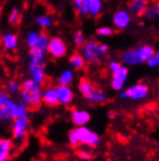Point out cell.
<instances>
[{
    "instance_id": "obj_1",
    "label": "cell",
    "mask_w": 159,
    "mask_h": 161,
    "mask_svg": "<svg viewBox=\"0 0 159 161\" xmlns=\"http://www.w3.org/2000/svg\"><path fill=\"white\" fill-rule=\"evenodd\" d=\"M20 93L22 102L29 110L38 109L42 104V88L41 85L36 84L32 78L24 80L21 84Z\"/></svg>"
},
{
    "instance_id": "obj_2",
    "label": "cell",
    "mask_w": 159,
    "mask_h": 161,
    "mask_svg": "<svg viewBox=\"0 0 159 161\" xmlns=\"http://www.w3.org/2000/svg\"><path fill=\"white\" fill-rule=\"evenodd\" d=\"M109 47L106 44H101L96 41H88L84 42L81 46V55L84 56L85 61L90 63H98L100 62L102 55H105L108 52Z\"/></svg>"
},
{
    "instance_id": "obj_3",
    "label": "cell",
    "mask_w": 159,
    "mask_h": 161,
    "mask_svg": "<svg viewBox=\"0 0 159 161\" xmlns=\"http://www.w3.org/2000/svg\"><path fill=\"white\" fill-rule=\"evenodd\" d=\"M79 92L85 99L93 102V103H105L107 101V97L100 89H98L95 85L92 83L87 78H81L78 85Z\"/></svg>"
},
{
    "instance_id": "obj_4",
    "label": "cell",
    "mask_w": 159,
    "mask_h": 161,
    "mask_svg": "<svg viewBox=\"0 0 159 161\" xmlns=\"http://www.w3.org/2000/svg\"><path fill=\"white\" fill-rule=\"evenodd\" d=\"M1 97H3V103H4V106H6L9 112L12 113L13 119L15 118H20V117H28V108L27 105L24 104L23 102L21 103H15L11 99V97L8 96V93L6 92H1Z\"/></svg>"
},
{
    "instance_id": "obj_5",
    "label": "cell",
    "mask_w": 159,
    "mask_h": 161,
    "mask_svg": "<svg viewBox=\"0 0 159 161\" xmlns=\"http://www.w3.org/2000/svg\"><path fill=\"white\" fill-rule=\"evenodd\" d=\"M76 131L78 140H79V145H86L90 147H96L99 145L100 137L95 132H93L85 126H78Z\"/></svg>"
},
{
    "instance_id": "obj_6",
    "label": "cell",
    "mask_w": 159,
    "mask_h": 161,
    "mask_svg": "<svg viewBox=\"0 0 159 161\" xmlns=\"http://www.w3.org/2000/svg\"><path fill=\"white\" fill-rule=\"evenodd\" d=\"M28 130H29V120H28V117L15 118L14 121H13V126H12V133L14 140L18 141V142L23 141L27 138Z\"/></svg>"
},
{
    "instance_id": "obj_7",
    "label": "cell",
    "mask_w": 159,
    "mask_h": 161,
    "mask_svg": "<svg viewBox=\"0 0 159 161\" xmlns=\"http://www.w3.org/2000/svg\"><path fill=\"white\" fill-rule=\"evenodd\" d=\"M48 53L54 58H60L66 55L68 47L60 37H51L48 42Z\"/></svg>"
},
{
    "instance_id": "obj_8",
    "label": "cell",
    "mask_w": 159,
    "mask_h": 161,
    "mask_svg": "<svg viewBox=\"0 0 159 161\" xmlns=\"http://www.w3.org/2000/svg\"><path fill=\"white\" fill-rule=\"evenodd\" d=\"M15 149V145L12 139L0 138V161L9 160Z\"/></svg>"
},
{
    "instance_id": "obj_9",
    "label": "cell",
    "mask_w": 159,
    "mask_h": 161,
    "mask_svg": "<svg viewBox=\"0 0 159 161\" xmlns=\"http://www.w3.org/2000/svg\"><path fill=\"white\" fill-rule=\"evenodd\" d=\"M126 93H127L128 98H130L132 101H139L149 93V86L143 83H138V84L132 85L131 88L128 89Z\"/></svg>"
},
{
    "instance_id": "obj_10",
    "label": "cell",
    "mask_w": 159,
    "mask_h": 161,
    "mask_svg": "<svg viewBox=\"0 0 159 161\" xmlns=\"http://www.w3.org/2000/svg\"><path fill=\"white\" fill-rule=\"evenodd\" d=\"M56 91H57L59 104H63V105L71 104L74 95H73V91H72L71 88L68 84H59L58 86H56Z\"/></svg>"
},
{
    "instance_id": "obj_11",
    "label": "cell",
    "mask_w": 159,
    "mask_h": 161,
    "mask_svg": "<svg viewBox=\"0 0 159 161\" xmlns=\"http://www.w3.org/2000/svg\"><path fill=\"white\" fill-rule=\"evenodd\" d=\"M29 73L32 80L35 82L36 84L44 85L47 80V75H45V64L40 65H29Z\"/></svg>"
},
{
    "instance_id": "obj_12",
    "label": "cell",
    "mask_w": 159,
    "mask_h": 161,
    "mask_svg": "<svg viewBox=\"0 0 159 161\" xmlns=\"http://www.w3.org/2000/svg\"><path fill=\"white\" fill-rule=\"evenodd\" d=\"M128 77V69L124 68L121 65V68L119 70H116L113 73V78H111V88L114 89V90H122L124 85V82L127 80Z\"/></svg>"
},
{
    "instance_id": "obj_13",
    "label": "cell",
    "mask_w": 159,
    "mask_h": 161,
    "mask_svg": "<svg viewBox=\"0 0 159 161\" xmlns=\"http://www.w3.org/2000/svg\"><path fill=\"white\" fill-rule=\"evenodd\" d=\"M42 103H44L47 106H50V108H55L59 104L56 88L50 86V85L45 86L44 91H42Z\"/></svg>"
},
{
    "instance_id": "obj_14",
    "label": "cell",
    "mask_w": 159,
    "mask_h": 161,
    "mask_svg": "<svg viewBox=\"0 0 159 161\" xmlns=\"http://www.w3.org/2000/svg\"><path fill=\"white\" fill-rule=\"evenodd\" d=\"M113 22H114V25H115V27L117 29L127 28L129 24H130V14L127 11H124V9H120L114 14Z\"/></svg>"
},
{
    "instance_id": "obj_15",
    "label": "cell",
    "mask_w": 159,
    "mask_h": 161,
    "mask_svg": "<svg viewBox=\"0 0 159 161\" xmlns=\"http://www.w3.org/2000/svg\"><path fill=\"white\" fill-rule=\"evenodd\" d=\"M71 120L73 125H76V126H85L91 120V116L87 111L73 109L71 111Z\"/></svg>"
},
{
    "instance_id": "obj_16",
    "label": "cell",
    "mask_w": 159,
    "mask_h": 161,
    "mask_svg": "<svg viewBox=\"0 0 159 161\" xmlns=\"http://www.w3.org/2000/svg\"><path fill=\"white\" fill-rule=\"evenodd\" d=\"M147 8V0H130L129 1V9L137 15H144Z\"/></svg>"
},
{
    "instance_id": "obj_17",
    "label": "cell",
    "mask_w": 159,
    "mask_h": 161,
    "mask_svg": "<svg viewBox=\"0 0 159 161\" xmlns=\"http://www.w3.org/2000/svg\"><path fill=\"white\" fill-rule=\"evenodd\" d=\"M1 43L5 47V49L7 50H14L18 47V36L13 33H8L5 34L4 36L1 37Z\"/></svg>"
},
{
    "instance_id": "obj_18",
    "label": "cell",
    "mask_w": 159,
    "mask_h": 161,
    "mask_svg": "<svg viewBox=\"0 0 159 161\" xmlns=\"http://www.w3.org/2000/svg\"><path fill=\"white\" fill-rule=\"evenodd\" d=\"M137 52H138V56H139V61H141V63H142V62H146L149 58L153 57V55H155V53H156L155 49H153V47L149 46V44L141 47Z\"/></svg>"
},
{
    "instance_id": "obj_19",
    "label": "cell",
    "mask_w": 159,
    "mask_h": 161,
    "mask_svg": "<svg viewBox=\"0 0 159 161\" xmlns=\"http://www.w3.org/2000/svg\"><path fill=\"white\" fill-rule=\"evenodd\" d=\"M122 60L128 64H138V63H141L137 49H131V50L126 52L122 56Z\"/></svg>"
},
{
    "instance_id": "obj_20",
    "label": "cell",
    "mask_w": 159,
    "mask_h": 161,
    "mask_svg": "<svg viewBox=\"0 0 159 161\" xmlns=\"http://www.w3.org/2000/svg\"><path fill=\"white\" fill-rule=\"evenodd\" d=\"M70 64L72 65V68H74L76 70H80L85 67V58L80 53H74L72 54V56L70 57Z\"/></svg>"
},
{
    "instance_id": "obj_21",
    "label": "cell",
    "mask_w": 159,
    "mask_h": 161,
    "mask_svg": "<svg viewBox=\"0 0 159 161\" xmlns=\"http://www.w3.org/2000/svg\"><path fill=\"white\" fill-rule=\"evenodd\" d=\"M102 9V0H88V13L93 16H98Z\"/></svg>"
},
{
    "instance_id": "obj_22",
    "label": "cell",
    "mask_w": 159,
    "mask_h": 161,
    "mask_svg": "<svg viewBox=\"0 0 159 161\" xmlns=\"http://www.w3.org/2000/svg\"><path fill=\"white\" fill-rule=\"evenodd\" d=\"M77 12L80 15H87L88 14V0H76L74 1Z\"/></svg>"
},
{
    "instance_id": "obj_23",
    "label": "cell",
    "mask_w": 159,
    "mask_h": 161,
    "mask_svg": "<svg viewBox=\"0 0 159 161\" xmlns=\"http://www.w3.org/2000/svg\"><path fill=\"white\" fill-rule=\"evenodd\" d=\"M21 21V12L19 8H13L11 13H9V16H8V22L12 25V26H16L19 25Z\"/></svg>"
},
{
    "instance_id": "obj_24",
    "label": "cell",
    "mask_w": 159,
    "mask_h": 161,
    "mask_svg": "<svg viewBox=\"0 0 159 161\" xmlns=\"http://www.w3.org/2000/svg\"><path fill=\"white\" fill-rule=\"evenodd\" d=\"M20 89H21V84L18 80H9L7 84H6V93L15 95V93L20 92Z\"/></svg>"
},
{
    "instance_id": "obj_25",
    "label": "cell",
    "mask_w": 159,
    "mask_h": 161,
    "mask_svg": "<svg viewBox=\"0 0 159 161\" xmlns=\"http://www.w3.org/2000/svg\"><path fill=\"white\" fill-rule=\"evenodd\" d=\"M36 24L44 29H48L52 26V19L49 15H41L36 19Z\"/></svg>"
},
{
    "instance_id": "obj_26",
    "label": "cell",
    "mask_w": 159,
    "mask_h": 161,
    "mask_svg": "<svg viewBox=\"0 0 159 161\" xmlns=\"http://www.w3.org/2000/svg\"><path fill=\"white\" fill-rule=\"evenodd\" d=\"M73 80V73H72L71 70H65L62 75L59 76L58 78V83L59 84H70Z\"/></svg>"
},
{
    "instance_id": "obj_27",
    "label": "cell",
    "mask_w": 159,
    "mask_h": 161,
    "mask_svg": "<svg viewBox=\"0 0 159 161\" xmlns=\"http://www.w3.org/2000/svg\"><path fill=\"white\" fill-rule=\"evenodd\" d=\"M13 119L12 113L9 112V110L6 106H1L0 108V121H11Z\"/></svg>"
},
{
    "instance_id": "obj_28",
    "label": "cell",
    "mask_w": 159,
    "mask_h": 161,
    "mask_svg": "<svg viewBox=\"0 0 159 161\" xmlns=\"http://www.w3.org/2000/svg\"><path fill=\"white\" fill-rule=\"evenodd\" d=\"M38 34H40V33L35 32V31H33V32H30L29 34H28L27 39H26V42H27V44H28V47H29V48H32V47H34V46H35V43L37 42Z\"/></svg>"
},
{
    "instance_id": "obj_29",
    "label": "cell",
    "mask_w": 159,
    "mask_h": 161,
    "mask_svg": "<svg viewBox=\"0 0 159 161\" xmlns=\"http://www.w3.org/2000/svg\"><path fill=\"white\" fill-rule=\"evenodd\" d=\"M69 142H70L71 147H74V148L79 146V140H78V136H77L76 129L71 130V131L69 132Z\"/></svg>"
},
{
    "instance_id": "obj_30",
    "label": "cell",
    "mask_w": 159,
    "mask_h": 161,
    "mask_svg": "<svg viewBox=\"0 0 159 161\" xmlns=\"http://www.w3.org/2000/svg\"><path fill=\"white\" fill-rule=\"evenodd\" d=\"M144 15L150 18V19H156L159 16V6H155V7L151 8H146V11L144 13Z\"/></svg>"
},
{
    "instance_id": "obj_31",
    "label": "cell",
    "mask_w": 159,
    "mask_h": 161,
    "mask_svg": "<svg viewBox=\"0 0 159 161\" xmlns=\"http://www.w3.org/2000/svg\"><path fill=\"white\" fill-rule=\"evenodd\" d=\"M73 41H74V44H76L77 47H81V46L84 44V42H85L83 33L80 32V31L74 33V35H73Z\"/></svg>"
},
{
    "instance_id": "obj_32",
    "label": "cell",
    "mask_w": 159,
    "mask_h": 161,
    "mask_svg": "<svg viewBox=\"0 0 159 161\" xmlns=\"http://www.w3.org/2000/svg\"><path fill=\"white\" fill-rule=\"evenodd\" d=\"M113 29L110 27H101V28L96 29V34L100 36H110L113 35Z\"/></svg>"
},
{
    "instance_id": "obj_33",
    "label": "cell",
    "mask_w": 159,
    "mask_h": 161,
    "mask_svg": "<svg viewBox=\"0 0 159 161\" xmlns=\"http://www.w3.org/2000/svg\"><path fill=\"white\" fill-rule=\"evenodd\" d=\"M77 155H78V158L83 159V160H91V159H93V154H92L91 152H88V151H85V149L78 151V152H77Z\"/></svg>"
},
{
    "instance_id": "obj_34",
    "label": "cell",
    "mask_w": 159,
    "mask_h": 161,
    "mask_svg": "<svg viewBox=\"0 0 159 161\" xmlns=\"http://www.w3.org/2000/svg\"><path fill=\"white\" fill-rule=\"evenodd\" d=\"M108 68L110 69L111 73H114V71H116V70H119V69L121 68V63H120V62H116V61H113V62L109 63Z\"/></svg>"
},
{
    "instance_id": "obj_35",
    "label": "cell",
    "mask_w": 159,
    "mask_h": 161,
    "mask_svg": "<svg viewBox=\"0 0 159 161\" xmlns=\"http://www.w3.org/2000/svg\"><path fill=\"white\" fill-rule=\"evenodd\" d=\"M146 62H147V64L150 65V67H152V68H153V67H156V65H158V64H157V61H156L155 57H151V58H149Z\"/></svg>"
},
{
    "instance_id": "obj_36",
    "label": "cell",
    "mask_w": 159,
    "mask_h": 161,
    "mask_svg": "<svg viewBox=\"0 0 159 161\" xmlns=\"http://www.w3.org/2000/svg\"><path fill=\"white\" fill-rule=\"evenodd\" d=\"M155 58H156V61H157V64H159V52H157V53H155Z\"/></svg>"
},
{
    "instance_id": "obj_37",
    "label": "cell",
    "mask_w": 159,
    "mask_h": 161,
    "mask_svg": "<svg viewBox=\"0 0 159 161\" xmlns=\"http://www.w3.org/2000/svg\"><path fill=\"white\" fill-rule=\"evenodd\" d=\"M121 98H127V93H126V91H123V92H121Z\"/></svg>"
},
{
    "instance_id": "obj_38",
    "label": "cell",
    "mask_w": 159,
    "mask_h": 161,
    "mask_svg": "<svg viewBox=\"0 0 159 161\" xmlns=\"http://www.w3.org/2000/svg\"><path fill=\"white\" fill-rule=\"evenodd\" d=\"M4 105V103H3V97H1V92H0V108Z\"/></svg>"
},
{
    "instance_id": "obj_39",
    "label": "cell",
    "mask_w": 159,
    "mask_h": 161,
    "mask_svg": "<svg viewBox=\"0 0 159 161\" xmlns=\"http://www.w3.org/2000/svg\"><path fill=\"white\" fill-rule=\"evenodd\" d=\"M38 3H44V1H47V0H37Z\"/></svg>"
},
{
    "instance_id": "obj_40",
    "label": "cell",
    "mask_w": 159,
    "mask_h": 161,
    "mask_svg": "<svg viewBox=\"0 0 159 161\" xmlns=\"http://www.w3.org/2000/svg\"><path fill=\"white\" fill-rule=\"evenodd\" d=\"M158 110H159V108H158Z\"/></svg>"
},
{
    "instance_id": "obj_41",
    "label": "cell",
    "mask_w": 159,
    "mask_h": 161,
    "mask_svg": "<svg viewBox=\"0 0 159 161\" xmlns=\"http://www.w3.org/2000/svg\"><path fill=\"white\" fill-rule=\"evenodd\" d=\"M74 1H76V0H74Z\"/></svg>"
}]
</instances>
